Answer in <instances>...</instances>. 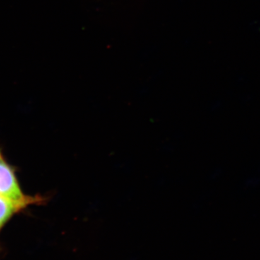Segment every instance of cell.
Listing matches in <instances>:
<instances>
[{
  "mask_svg": "<svg viewBox=\"0 0 260 260\" xmlns=\"http://www.w3.org/2000/svg\"><path fill=\"white\" fill-rule=\"evenodd\" d=\"M0 195L27 205L40 203L42 198L25 196L18 185L14 172L0 155Z\"/></svg>",
  "mask_w": 260,
  "mask_h": 260,
  "instance_id": "cell-1",
  "label": "cell"
},
{
  "mask_svg": "<svg viewBox=\"0 0 260 260\" xmlns=\"http://www.w3.org/2000/svg\"><path fill=\"white\" fill-rule=\"evenodd\" d=\"M25 207L21 203L0 195V229L10 220L13 214Z\"/></svg>",
  "mask_w": 260,
  "mask_h": 260,
  "instance_id": "cell-2",
  "label": "cell"
}]
</instances>
